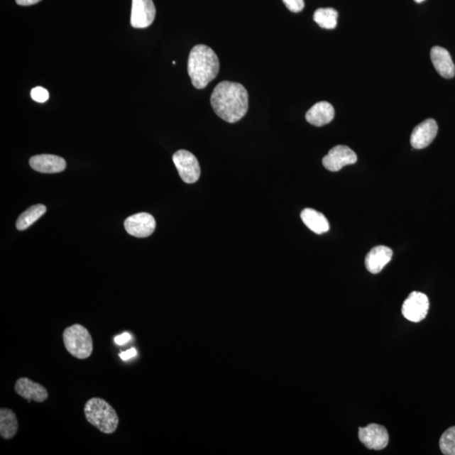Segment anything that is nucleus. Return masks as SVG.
Segmentation results:
<instances>
[{"mask_svg":"<svg viewBox=\"0 0 455 455\" xmlns=\"http://www.w3.org/2000/svg\"><path fill=\"white\" fill-rule=\"evenodd\" d=\"M249 96L240 83L222 81L214 89L211 105L220 119L229 124L237 123L246 116L249 107Z\"/></svg>","mask_w":455,"mask_h":455,"instance_id":"obj_1","label":"nucleus"},{"mask_svg":"<svg viewBox=\"0 0 455 455\" xmlns=\"http://www.w3.org/2000/svg\"><path fill=\"white\" fill-rule=\"evenodd\" d=\"M219 67L217 54L206 45H197L189 54L188 75L193 87L198 89H204L217 77Z\"/></svg>","mask_w":455,"mask_h":455,"instance_id":"obj_2","label":"nucleus"},{"mask_svg":"<svg viewBox=\"0 0 455 455\" xmlns=\"http://www.w3.org/2000/svg\"><path fill=\"white\" fill-rule=\"evenodd\" d=\"M84 415L92 425L105 434H111L119 424L115 409L102 398H92L84 405Z\"/></svg>","mask_w":455,"mask_h":455,"instance_id":"obj_3","label":"nucleus"},{"mask_svg":"<svg viewBox=\"0 0 455 455\" xmlns=\"http://www.w3.org/2000/svg\"><path fill=\"white\" fill-rule=\"evenodd\" d=\"M62 340L67 351L75 358L87 359L93 353V340L87 328L75 324L65 329Z\"/></svg>","mask_w":455,"mask_h":455,"instance_id":"obj_4","label":"nucleus"},{"mask_svg":"<svg viewBox=\"0 0 455 455\" xmlns=\"http://www.w3.org/2000/svg\"><path fill=\"white\" fill-rule=\"evenodd\" d=\"M172 159L184 182L192 184L198 181L201 175V168L194 155L182 150L175 152Z\"/></svg>","mask_w":455,"mask_h":455,"instance_id":"obj_5","label":"nucleus"},{"mask_svg":"<svg viewBox=\"0 0 455 455\" xmlns=\"http://www.w3.org/2000/svg\"><path fill=\"white\" fill-rule=\"evenodd\" d=\"M429 300L420 292H412L402 305L403 317L412 322H420L429 313Z\"/></svg>","mask_w":455,"mask_h":455,"instance_id":"obj_6","label":"nucleus"},{"mask_svg":"<svg viewBox=\"0 0 455 455\" xmlns=\"http://www.w3.org/2000/svg\"><path fill=\"white\" fill-rule=\"evenodd\" d=\"M357 161L358 156L351 148L346 146H337L323 158L322 164L327 170L336 172L344 166L353 165Z\"/></svg>","mask_w":455,"mask_h":455,"instance_id":"obj_7","label":"nucleus"},{"mask_svg":"<svg viewBox=\"0 0 455 455\" xmlns=\"http://www.w3.org/2000/svg\"><path fill=\"white\" fill-rule=\"evenodd\" d=\"M358 437L363 445L373 450L384 449L388 445L390 439L385 427L376 423L359 427Z\"/></svg>","mask_w":455,"mask_h":455,"instance_id":"obj_8","label":"nucleus"},{"mask_svg":"<svg viewBox=\"0 0 455 455\" xmlns=\"http://www.w3.org/2000/svg\"><path fill=\"white\" fill-rule=\"evenodd\" d=\"M156 10L152 0H133L131 25L133 28L143 29L155 21Z\"/></svg>","mask_w":455,"mask_h":455,"instance_id":"obj_9","label":"nucleus"},{"mask_svg":"<svg viewBox=\"0 0 455 455\" xmlns=\"http://www.w3.org/2000/svg\"><path fill=\"white\" fill-rule=\"evenodd\" d=\"M124 227L131 236L137 238H146L154 233L156 222L151 214L139 213L130 216L126 219Z\"/></svg>","mask_w":455,"mask_h":455,"instance_id":"obj_10","label":"nucleus"},{"mask_svg":"<svg viewBox=\"0 0 455 455\" xmlns=\"http://www.w3.org/2000/svg\"><path fill=\"white\" fill-rule=\"evenodd\" d=\"M438 131V124L435 120L429 119L422 121L413 130L411 136L412 146L417 150L427 148L434 141Z\"/></svg>","mask_w":455,"mask_h":455,"instance_id":"obj_11","label":"nucleus"},{"mask_svg":"<svg viewBox=\"0 0 455 455\" xmlns=\"http://www.w3.org/2000/svg\"><path fill=\"white\" fill-rule=\"evenodd\" d=\"M15 390L16 393L28 400L35 402H44L48 398V392L42 385L35 383L28 378H20L16 383Z\"/></svg>","mask_w":455,"mask_h":455,"instance_id":"obj_12","label":"nucleus"},{"mask_svg":"<svg viewBox=\"0 0 455 455\" xmlns=\"http://www.w3.org/2000/svg\"><path fill=\"white\" fill-rule=\"evenodd\" d=\"M31 168L40 173H60L66 169V161L62 157L53 155H40L31 157Z\"/></svg>","mask_w":455,"mask_h":455,"instance_id":"obj_13","label":"nucleus"},{"mask_svg":"<svg viewBox=\"0 0 455 455\" xmlns=\"http://www.w3.org/2000/svg\"><path fill=\"white\" fill-rule=\"evenodd\" d=\"M392 256L393 251L389 247L378 246L373 248L365 258V267L372 274L380 273L390 263Z\"/></svg>","mask_w":455,"mask_h":455,"instance_id":"obj_14","label":"nucleus"},{"mask_svg":"<svg viewBox=\"0 0 455 455\" xmlns=\"http://www.w3.org/2000/svg\"><path fill=\"white\" fill-rule=\"evenodd\" d=\"M431 60L438 73L445 79H452L455 75V66L451 56L445 48L434 47L432 48Z\"/></svg>","mask_w":455,"mask_h":455,"instance_id":"obj_15","label":"nucleus"},{"mask_svg":"<svg viewBox=\"0 0 455 455\" xmlns=\"http://www.w3.org/2000/svg\"><path fill=\"white\" fill-rule=\"evenodd\" d=\"M334 116V107L327 102H321L314 104L306 112L305 119L315 127H322L330 124Z\"/></svg>","mask_w":455,"mask_h":455,"instance_id":"obj_16","label":"nucleus"},{"mask_svg":"<svg viewBox=\"0 0 455 455\" xmlns=\"http://www.w3.org/2000/svg\"><path fill=\"white\" fill-rule=\"evenodd\" d=\"M300 217L306 226L315 234H322L330 229V224L325 215L317 210L305 209L302 211Z\"/></svg>","mask_w":455,"mask_h":455,"instance_id":"obj_17","label":"nucleus"},{"mask_svg":"<svg viewBox=\"0 0 455 455\" xmlns=\"http://www.w3.org/2000/svg\"><path fill=\"white\" fill-rule=\"evenodd\" d=\"M18 420L15 413L10 409L0 410V435L4 439H11L17 434Z\"/></svg>","mask_w":455,"mask_h":455,"instance_id":"obj_18","label":"nucleus"},{"mask_svg":"<svg viewBox=\"0 0 455 455\" xmlns=\"http://www.w3.org/2000/svg\"><path fill=\"white\" fill-rule=\"evenodd\" d=\"M46 212V206L43 204L31 206V208L25 211L24 213L21 214L20 217L18 218L16 221L18 231H25V229H28L31 225L37 222Z\"/></svg>","mask_w":455,"mask_h":455,"instance_id":"obj_19","label":"nucleus"},{"mask_svg":"<svg viewBox=\"0 0 455 455\" xmlns=\"http://www.w3.org/2000/svg\"><path fill=\"white\" fill-rule=\"evenodd\" d=\"M339 13L332 8H319L314 13V21L323 29H335Z\"/></svg>","mask_w":455,"mask_h":455,"instance_id":"obj_20","label":"nucleus"},{"mask_svg":"<svg viewBox=\"0 0 455 455\" xmlns=\"http://www.w3.org/2000/svg\"><path fill=\"white\" fill-rule=\"evenodd\" d=\"M441 451L445 455H455V427L446 430L439 441Z\"/></svg>","mask_w":455,"mask_h":455,"instance_id":"obj_21","label":"nucleus"},{"mask_svg":"<svg viewBox=\"0 0 455 455\" xmlns=\"http://www.w3.org/2000/svg\"><path fill=\"white\" fill-rule=\"evenodd\" d=\"M31 97L35 102L44 103L48 100L49 93L46 89L43 87H35L31 89Z\"/></svg>","mask_w":455,"mask_h":455,"instance_id":"obj_22","label":"nucleus"},{"mask_svg":"<svg viewBox=\"0 0 455 455\" xmlns=\"http://www.w3.org/2000/svg\"><path fill=\"white\" fill-rule=\"evenodd\" d=\"M283 1L291 12L299 13L304 10V0H283Z\"/></svg>","mask_w":455,"mask_h":455,"instance_id":"obj_23","label":"nucleus"},{"mask_svg":"<svg viewBox=\"0 0 455 455\" xmlns=\"http://www.w3.org/2000/svg\"><path fill=\"white\" fill-rule=\"evenodd\" d=\"M131 339H132V336H131L129 333L125 332L124 333V334L116 336L114 339V341L116 342V344L121 346L127 344V342H128Z\"/></svg>","mask_w":455,"mask_h":455,"instance_id":"obj_24","label":"nucleus"},{"mask_svg":"<svg viewBox=\"0 0 455 455\" xmlns=\"http://www.w3.org/2000/svg\"><path fill=\"white\" fill-rule=\"evenodd\" d=\"M137 351L135 349H131L128 351H123V353H120V358L124 361H127V360L136 357L137 356Z\"/></svg>","mask_w":455,"mask_h":455,"instance_id":"obj_25","label":"nucleus"},{"mask_svg":"<svg viewBox=\"0 0 455 455\" xmlns=\"http://www.w3.org/2000/svg\"><path fill=\"white\" fill-rule=\"evenodd\" d=\"M16 1L19 4V6H33V4H38L40 1H42V0H16Z\"/></svg>","mask_w":455,"mask_h":455,"instance_id":"obj_26","label":"nucleus"},{"mask_svg":"<svg viewBox=\"0 0 455 455\" xmlns=\"http://www.w3.org/2000/svg\"><path fill=\"white\" fill-rule=\"evenodd\" d=\"M414 1H415L417 3H422L423 1H425V0H414Z\"/></svg>","mask_w":455,"mask_h":455,"instance_id":"obj_27","label":"nucleus"}]
</instances>
